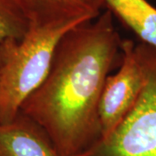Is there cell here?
Returning a JSON list of instances; mask_svg holds the SVG:
<instances>
[{"mask_svg":"<svg viewBox=\"0 0 156 156\" xmlns=\"http://www.w3.org/2000/svg\"><path fill=\"white\" fill-rule=\"evenodd\" d=\"M122 40L107 9L69 30L45 79L23 102L20 111L44 130L62 156L78 155L101 138L99 102L122 58Z\"/></svg>","mask_w":156,"mask_h":156,"instance_id":"6da1fadb","label":"cell"},{"mask_svg":"<svg viewBox=\"0 0 156 156\" xmlns=\"http://www.w3.org/2000/svg\"><path fill=\"white\" fill-rule=\"evenodd\" d=\"M77 25H30L25 37L6 50L0 62V124L13 120L23 102L43 83L60 39Z\"/></svg>","mask_w":156,"mask_h":156,"instance_id":"7a4b0ae2","label":"cell"},{"mask_svg":"<svg viewBox=\"0 0 156 156\" xmlns=\"http://www.w3.org/2000/svg\"><path fill=\"white\" fill-rule=\"evenodd\" d=\"M135 52L144 76L138 100L111 134L76 156H156V48L139 42Z\"/></svg>","mask_w":156,"mask_h":156,"instance_id":"3957f363","label":"cell"},{"mask_svg":"<svg viewBox=\"0 0 156 156\" xmlns=\"http://www.w3.org/2000/svg\"><path fill=\"white\" fill-rule=\"evenodd\" d=\"M144 84L135 43L123 39L118 71L106 79L99 102L101 138L110 134L131 111Z\"/></svg>","mask_w":156,"mask_h":156,"instance_id":"277c9868","label":"cell"},{"mask_svg":"<svg viewBox=\"0 0 156 156\" xmlns=\"http://www.w3.org/2000/svg\"><path fill=\"white\" fill-rule=\"evenodd\" d=\"M30 25H79L95 19L105 9L104 0H19Z\"/></svg>","mask_w":156,"mask_h":156,"instance_id":"5b68a950","label":"cell"},{"mask_svg":"<svg viewBox=\"0 0 156 156\" xmlns=\"http://www.w3.org/2000/svg\"><path fill=\"white\" fill-rule=\"evenodd\" d=\"M0 156H62L44 130L19 111L0 124Z\"/></svg>","mask_w":156,"mask_h":156,"instance_id":"8992f818","label":"cell"},{"mask_svg":"<svg viewBox=\"0 0 156 156\" xmlns=\"http://www.w3.org/2000/svg\"><path fill=\"white\" fill-rule=\"evenodd\" d=\"M104 5L139 42L156 48V8L147 0H104Z\"/></svg>","mask_w":156,"mask_h":156,"instance_id":"52a82bcc","label":"cell"},{"mask_svg":"<svg viewBox=\"0 0 156 156\" xmlns=\"http://www.w3.org/2000/svg\"><path fill=\"white\" fill-rule=\"evenodd\" d=\"M30 21L19 0H0V61L13 43L22 40Z\"/></svg>","mask_w":156,"mask_h":156,"instance_id":"ba28073f","label":"cell"}]
</instances>
